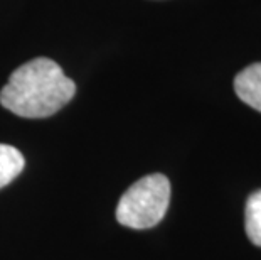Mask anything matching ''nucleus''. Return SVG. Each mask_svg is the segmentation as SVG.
I'll return each instance as SVG.
<instances>
[{"instance_id": "1", "label": "nucleus", "mask_w": 261, "mask_h": 260, "mask_svg": "<svg viewBox=\"0 0 261 260\" xmlns=\"http://www.w3.org/2000/svg\"><path fill=\"white\" fill-rule=\"evenodd\" d=\"M74 93V81L56 61L36 58L10 75L0 91V103L19 117L46 119L68 105Z\"/></svg>"}, {"instance_id": "2", "label": "nucleus", "mask_w": 261, "mask_h": 260, "mask_svg": "<svg viewBox=\"0 0 261 260\" xmlns=\"http://www.w3.org/2000/svg\"><path fill=\"white\" fill-rule=\"evenodd\" d=\"M169 203L170 181L164 174H148L123 193L116 206V220L128 228H152L165 217Z\"/></svg>"}, {"instance_id": "3", "label": "nucleus", "mask_w": 261, "mask_h": 260, "mask_svg": "<svg viewBox=\"0 0 261 260\" xmlns=\"http://www.w3.org/2000/svg\"><path fill=\"white\" fill-rule=\"evenodd\" d=\"M234 91L241 102L261 112V63L249 64L236 75Z\"/></svg>"}, {"instance_id": "4", "label": "nucleus", "mask_w": 261, "mask_h": 260, "mask_svg": "<svg viewBox=\"0 0 261 260\" xmlns=\"http://www.w3.org/2000/svg\"><path fill=\"white\" fill-rule=\"evenodd\" d=\"M25 166L24 156L12 146L0 144V190L10 184Z\"/></svg>"}, {"instance_id": "5", "label": "nucleus", "mask_w": 261, "mask_h": 260, "mask_svg": "<svg viewBox=\"0 0 261 260\" xmlns=\"http://www.w3.org/2000/svg\"><path fill=\"white\" fill-rule=\"evenodd\" d=\"M244 228H246V235L251 243L261 247V190L251 193L246 200Z\"/></svg>"}]
</instances>
